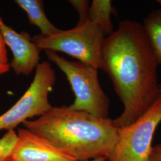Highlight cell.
Here are the masks:
<instances>
[{"mask_svg":"<svg viewBox=\"0 0 161 161\" xmlns=\"http://www.w3.org/2000/svg\"><path fill=\"white\" fill-rule=\"evenodd\" d=\"M161 122V96L137 121L119 128L109 161H147L156 130Z\"/></svg>","mask_w":161,"mask_h":161,"instance_id":"obj_6","label":"cell"},{"mask_svg":"<svg viewBox=\"0 0 161 161\" xmlns=\"http://www.w3.org/2000/svg\"><path fill=\"white\" fill-rule=\"evenodd\" d=\"M22 124L77 161L108 159L119 132L114 119L73 110L64 105L52 106L44 115Z\"/></svg>","mask_w":161,"mask_h":161,"instance_id":"obj_2","label":"cell"},{"mask_svg":"<svg viewBox=\"0 0 161 161\" xmlns=\"http://www.w3.org/2000/svg\"><path fill=\"white\" fill-rule=\"evenodd\" d=\"M160 94L161 96V84H160Z\"/></svg>","mask_w":161,"mask_h":161,"instance_id":"obj_17","label":"cell"},{"mask_svg":"<svg viewBox=\"0 0 161 161\" xmlns=\"http://www.w3.org/2000/svg\"><path fill=\"white\" fill-rule=\"evenodd\" d=\"M102 59V70L124 106L114 120L119 128L126 127L144 115L161 97L159 64L143 24L121 21L104 40Z\"/></svg>","mask_w":161,"mask_h":161,"instance_id":"obj_1","label":"cell"},{"mask_svg":"<svg viewBox=\"0 0 161 161\" xmlns=\"http://www.w3.org/2000/svg\"><path fill=\"white\" fill-rule=\"evenodd\" d=\"M44 52L65 74L74 93L75 100L69 109L109 118L110 100L100 86L98 69L80 62L68 60L56 52Z\"/></svg>","mask_w":161,"mask_h":161,"instance_id":"obj_4","label":"cell"},{"mask_svg":"<svg viewBox=\"0 0 161 161\" xmlns=\"http://www.w3.org/2000/svg\"><path fill=\"white\" fill-rule=\"evenodd\" d=\"M105 35L88 19L78 21L72 29L50 35H36L32 41L41 51L64 53L81 63L103 69L102 47Z\"/></svg>","mask_w":161,"mask_h":161,"instance_id":"obj_3","label":"cell"},{"mask_svg":"<svg viewBox=\"0 0 161 161\" xmlns=\"http://www.w3.org/2000/svg\"><path fill=\"white\" fill-rule=\"evenodd\" d=\"M113 12L112 1L110 0H93L90 6L88 19L101 29L105 36L114 32L111 21Z\"/></svg>","mask_w":161,"mask_h":161,"instance_id":"obj_10","label":"cell"},{"mask_svg":"<svg viewBox=\"0 0 161 161\" xmlns=\"http://www.w3.org/2000/svg\"><path fill=\"white\" fill-rule=\"evenodd\" d=\"M147 161H161V143L152 147Z\"/></svg>","mask_w":161,"mask_h":161,"instance_id":"obj_15","label":"cell"},{"mask_svg":"<svg viewBox=\"0 0 161 161\" xmlns=\"http://www.w3.org/2000/svg\"><path fill=\"white\" fill-rule=\"evenodd\" d=\"M69 3L74 6L79 14V21H84L88 19L90 8L89 1L86 0H70Z\"/></svg>","mask_w":161,"mask_h":161,"instance_id":"obj_14","label":"cell"},{"mask_svg":"<svg viewBox=\"0 0 161 161\" xmlns=\"http://www.w3.org/2000/svg\"><path fill=\"white\" fill-rule=\"evenodd\" d=\"M9 161H77L52 142L29 130L19 128Z\"/></svg>","mask_w":161,"mask_h":161,"instance_id":"obj_7","label":"cell"},{"mask_svg":"<svg viewBox=\"0 0 161 161\" xmlns=\"http://www.w3.org/2000/svg\"><path fill=\"white\" fill-rule=\"evenodd\" d=\"M10 69L6 44L0 31V76L7 73Z\"/></svg>","mask_w":161,"mask_h":161,"instance_id":"obj_13","label":"cell"},{"mask_svg":"<svg viewBox=\"0 0 161 161\" xmlns=\"http://www.w3.org/2000/svg\"><path fill=\"white\" fill-rule=\"evenodd\" d=\"M0 31L6 46L12 51L10 67L17 75L28 76L40 64V49L26 31L17 32L6 25L0 15Z\"/></svg>","mask_w":161,"mask_h":161,"instance_id":"obj_8","label":"cell"},{"mask_svg":"<svg viewBox=\"0 0 161 161\" xmlns=\"http://www.w3.org/2000/svg\"><path fill=\"white\" fill-rule=\"evenodd\" d=\"M157 3L161 7V0H158ZM143 25L161 65V8L149 13L145 17Z\"/></svg>","mask_w":161,"mask_h":161,"instance_id":"obj_11","label":"cell"},{"mask_svg":"<svg viewBox=\"0 0 161 161\" xmlns=\"http://www.w3.org/2000/svg\"><path fill=\"white\" fill-rule=\"evenodd\" d=\"M107 160H108V159L106 158H98V159H92V160L85 161H106Z\"/></svg>","mask_w":161,"mask_h":161,"instance_id":"obj_16","label":"cell"},{"mask_svg":"<svg viewBox=\"0 0 161 161\" xmlns=\"http://www.w3.org/2000/svg\"><path fill=\"white\" fill-rule=\"evenodd\" d=\"M56 80L52 64L48 61L39 64L28 90L10 109L0 116V131L14 130L25 121L46 113L52 107L48 95Z\"/></svg>","mask_w":161,"mask_h":161,"instance_id":"obj_5","label":"cell"},{"mask_svg":"<svg viewBox=\"0 0 161 161\" xmlns=\"http://www.w3.org/2000/svg\"><path fill=\"white\" fill-rule=\"evenodd\" d=\"M14 2L26 12L29 23L40 30V34L50 35L55 34L60 31L47 17L44 10V2L42 1L16 0Z\"/></svg>","mask_w":161,"mask_h":161,"instance_id":"obj_9","label":"cell"},{"mask_svg":"<svg viewBox=\"0 0 161 161\" xmlns=\"http://www.w3.org/2000/svg\"><path fill=\"white\" fill-rule=\"evenodd\" d=\"M17 140V133L14 130L7 131L0 138V161H9Z\"/></svg>","mask_w":161,"mask_h":161,"instance_id":"obj_12","label":"cell"}]
</instances>
